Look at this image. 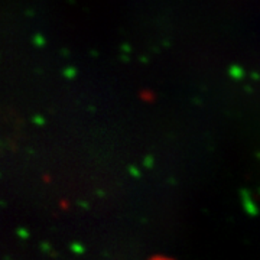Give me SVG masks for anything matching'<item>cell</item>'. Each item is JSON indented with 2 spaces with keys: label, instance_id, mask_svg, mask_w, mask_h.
I'll return each instance as SVG.
<instances>
[{
  "label": "cell",
  "instance_id": "6da1fadb",
  "mask_svg": "<svg viewBox=\"0 0 260 260\" xmlns=\"http://www.w3.org/2000/svg\"><path fill=\"white\" fill-rule=\"evenodd\" d=\"M153 260H168V259H162V257H159V259H153Z\"/></svg>",
  "mask_w": 260,
  "mask_h": 260
}]
</instances>
